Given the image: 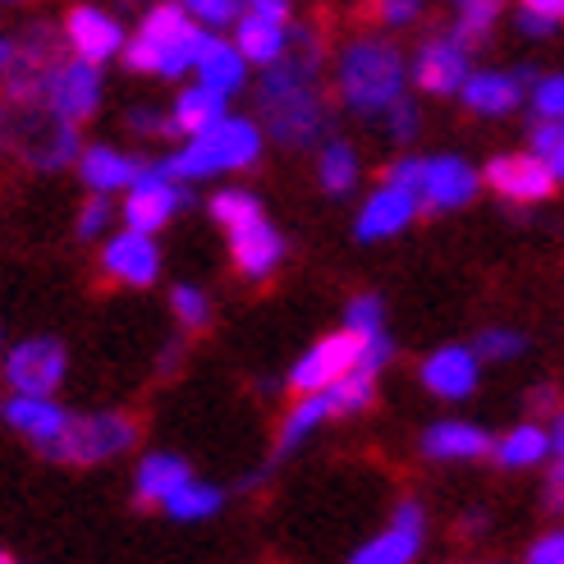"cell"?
Here are the masks:
<instances>
[{
    "instance_id": "obj_33",
    "label": "cell",
    "mask_w": 564,
    "mask_h": 564,
    "mask_svg": "<svg viewBox=\"0 0 564 564\" xmlns=\"http://www.w3.org/2000/svg\"><path fill=\"white\" fill-rule=\"evenodd\" d=\"M496 14H500V0H455V28H449V37L473 51L477 42H487Z\"/></svg>"
},
{
    "instance_id": "obj_35",
    "label": "cell",
    "mask_w": 564,
    "mask_h": 564,
    "mask_svg": "<svg viewBox=\"0 0 564 564\" xmlns=\"http://www.w3.org/2000/svg\"><path fill=\"white\" fill-rule=\"evenodd\" d=\"M532 156H542V165L564 184V120H538L532 124Z\"/></svg>"
},
{
    "instance_id": "obj_9",
    "label": "cell",
    "mask_w": 564,
    "mask_h": 564,
    "mask_svg": "<svg viewBox=\"0 0 564 564\" xmlns=\"http://www.w3.org/2000/svg\"><path fill=\"white\" fill-rule=\"evenodd\" d=\"M61 37H65L74 61H88V65L116 61V55H124V42H129L120 19L97 10V6H74L61 23Z\"/></svg>"
},
{
    "instance_id": "obj_54",
    "label": "cell",
    "mask_w": 564,
    "mask_h": 564,
    "mask_svg": "<svg viewBox=\"0 0 564 564\" xmlns=\"http://www.w3.org/2000/svg\"><path fill=\"white\" fill-rule=\"evenodd\" d=\"M0 564H19V560H14L10 551H0Z\"/></svg>"
},
{
    "instance_id": "obj_36",
    "label": "cell",
    "mask_w": 564,
    "mask_h": 564,
    "mask_svg": "<svg viewBox=\"0 0 564 564\" xmlns=\"http://www.w3.org/2000/svg\"><path fill=\"white\" fill-rule=\"evenodd\" d=\"M171 313L184 330H207L212 326V299L197 285H175L171 290Z\"/></svg>"
},
{
    "instance_id": "obj_43",
    "label": "cell",
    "mask_w": 564,
    "mask_h": 564,
    "mask_svg": "<svg viewBox=\"0 0 564 564\" xmlns=\"http://www.w3.org/2000/svg\"><path fill=\"white\" fill-rule=\"evenodd\" d=\"M129 129L143 133V138H175L171 116H156L152 106H133V110H129Z\"/></svg>"
},
{
    "instance_id": "obj_30",
    "label": "cell",
    "mask_w": 564,
    "mask_h": 564,
    "mask_svg": "<svg viewBox=\"0 0 564 564\" xmlns=\"http://www.w3.org/2000/svg\"><path fill=\"white\" fill-rule=\"evenodd\" d=\"M358 175H362V165H358L354 143H345V138H326L322 152H317V180H322V188L335 193V197H345L358 184Z\"/></svg>"
},
{
    "instance_id": "obj_29",
    "label": "cell",
    "mask_w": 564,
    "mask_h": 564,
    "mask_svg": "<svg viewBox=\"0 0 564 564\" xmlns=\"http://www.w3.org/2000/svg\"><path fill=\"white\" fill-rule=\"evenodd\" d=\"M330 417V404L326 394H299V404L285 413V422H280V436H275V455H294V449L313 436L322 422Z\"/></svg>"
},
{
    "instance_id": "obj_8",
    "label": "cell",
    "mask_w": 564,
    "mask_h": 564,
    "mask_svg": "<svg viewBox=\"0 0 564 564\" xmlns=\"http://www.w3.org/2000/svg\"><path fill=\"white\" fill-rule=\"evenodd\" d=\"M358 354H362V340H358L354 330L322 335V340L290 368L285 381H290L294 394H322V390H330L335 381L349 377L358 368Z\"/></svg>"
},
{
    "instance_id": "obj_34",
    "label": "cell",
    "mask_w": 564,
    "mask_h": 564,
    "mask_svg": "<svg viewBox=\"0 0 564 564\" xmlns=\"http://www.w3.org/2000/svg\"><path fill=\"white\" fill-rule=\"evenodd\" d=\"M207 212H212V220L220 225V230L230 235V230H239V225L258 220V216H262V203H258V197H252L248 188H220V193H212Z\"/></svg>"
},
{
    "instance_id": "obj_7",
    "label": "cell",
    "mask_w": 564,
    "mask_h": 564,
    "mask_svg": "<svg viewBox=\"0 0 564 564\" xmlns=\"http://www.w3.org/2000/svg\"><path fill=\"white\" fill-rule=\"evenodd\" d=\"M188 203H193V188L165 175L161 161H156V165H143V171H138V180L124 188V212H120V216H124V230L156 235V230H165V225L175 220V212L188 207Z\"/></svg>"
},
{
    "instance_id": "obj_13",
    "label": "cell",
    "mask_w": 564,
    "mask_h": 564,
    "mask_svg": "<svg viewBox=\"0 0 564 564\" xmlns=\"http://www.w3.org/2000/svg\"><path fill=\"white\" fill-rule=\"evenodd\" d=\"M42 101L55 110V116H65L69 124L93 120L97 106H101V74H97V65H88V61H61L51 69V78H46Z\"/></svg>"
},
{
    "instance_id": "obj_5",
    "label": "cell",
    "mask_w": 564,
    "mask_h": 564,
    "mask_svg": "<svg viewBox=\"0 0 564 564\" xmlns=\"http://www.w3.org/2000/svg\"><path fill=\"white\" fill-rule=\"evenodd\" d=\"M6 143L10 152L37 175H55L65 165L78 161V124H69L65 116H55L46 101H28V106H10L6 116Z\"/></svg>"
},
{
    "instance_id": "obj_51",
    "label": "cell",
    "mask_w": 564,
    "mask_h": 564,
    "mask_svg": "<svg viewBox=\"0 0 564 564\" xmlns=\"http://www.w3.org/2000/svg\"><path fill=\"white\" fill-rule=\"evenodd\" d=\"M551 459H564V409L555 413V422H551Z\"/></svg>"
},
{
    "instance_id": "obj_46",
    "label": "cell",
    "mask_w": 564,
    "mask_h": 564,
    "mask_svg": "<svg viewBox=\"0 0 564 564\" xmlns=\"http://www.w3.org/2000/svg\"><path fill=\"white\" fill-rule=\"evenodd\" d=\"M528 564H564V532H546L542 542H532Z\"/></svg>"
},
{
    "instance_id": "obj_14",
    "label": "cell",
    "mask_w": 564,
    "mask_h": 564,
    "mask_svg": "<svg viewBox=\"0 0 564 564\" xmlns=\"http://www.w3.org/2000/svg\"><path fill=\"white\" fill-rule=\"evenodd\" d=\"M422 538H427V514H422V505L404 500L400 510L390 514L386 532H377L372 542H362L349 555V564H413L422 551Z\"/></svg>"
},
{
    "instance_id": "obj_20",
    "label": "cell",
    "mask_w": 564,
    "mask_h": 564,
    "mask_svg": "<svg viewBox=\"0 0 564 564\" xmlns=\"http://www.w3.org/2000/svg\"><path fill=\"white\" fill-rule=\"evenodd\" d=\"M532 83H538V78H532V69H514V74L477 69V74H468L459 97H464V106L473 110V116H510Z\"/></svg>"
},
{
    "instance_id": "obj_48",
    "label": "cell",
    "mask_w": 564,
    "mask_h": 564,
    "mask_svg": "<svg viewBox=\"0 0 564 564\" xmlns=\"http://www.w3.org/2000/svg\"><path fill=\"white\" fill-rule=\"evenodd\" d=\"M546 505L564 510V459H551V477H546Z\"/></svg>"
},
{
    "instance_id": "obj_37",
    "label": "cell",
    "mask_w": 564,
    "mask_h": 564,
    "mask_svg": "<svg viewBox=\"0 0 564 564\" xmlns=\"http://www.w3.org/2000/svg\"><path fill=\"white\" fill-rule=\"evenodd\" d=\"M345 330H354L358 340H368V335H381V330H386L381 299H377V294H358V299L345 307Z\"/></svg>"
},
{
    "instance_id": "obj_4",
    "label": "cell",
    "mask_w": 564,
    "mask_h": 564,
    "mask_svg": "<svg viewBox=\"0 0 564 564\" xmlns=\"http://www.w3.org/2000/svg\"><path fill=\"white\" fill-rule=\"evenodd\" d=\"M262 156V129L243 120V116H225L216 120L212 129L193 133L188 143L165 156V175L188 184V180H207V175H235V171H248V165H258Z\"/></svg>"
},
{
    "instance_id": "obj_1",
    "label": "cell",
    "mask_w": 564,
    "mask_h": 564,
    "mask_svg": "<svg viewBox=\"0 0 564 564\" xmlns=\"http://www.w3.org/2000/svg\"><path fill=\"white\" fill-rule=\"evenodd\" d=\"M322 65H326V46L317 37V28H299V33H290L285 55L271 69H262L258 110L271 143L290 152H307L335 138L330 101L322 88Z\"/></svg>"
},
{
    "instance_id": "obj_21",
    "label": "cell",
    "mask_w": 564,
    "mask_h": 564,
    "mask_svg": "<svg viewBox=\"0 0 564 564\" xmlns=\"http://www.w3.org/2000/svg\"><path fill=\"white\" fill-rule=\"evenodd\" d=\"M477 358L473 349H464V345H445V349H436L427 362H422V386H427L436 400H468V394L477 390Z\"/></svg>"
},
{
    "instance_id": "obj_31",
    "label": "cell",
    "mask_w": 564,
    "mask_h": 564,
    "mask_svg": "<svg viewBox=\"0 0 564 564\" xmlns=\"http://www.w3.org/2000/svg\"><path fill=\"white\" fill-rule=\"evenodd\" d=\"M220 505H225V491L220 487H207V482H184L171 500L161 505L171 519H180V523H203V519H212V514H220Z\"/></svg>"
},
{
    "instance_id": "obj_49",
    "label": "cell",
    "mask_w": 564,
    "mask_h": 564,
    "mask_svg": "<svg viewBox=\"0 0 564 564\" xmlns=\"http://www.w3.org/2000/svg\"><path fill=\"white\" fill-rule=\"evenodd\" d=\"M560 23H551V19H542V14H528V10H519V33H528V37H551Z\"/></svg>"
},
{
    "instance_id": "obj_42",
    "label": "cell",
    "mask_w": 564,
    "mask_h": 564,
    "mask_svg": "<svg viewBox=\"0 0 564 564\" xmlns=\"http://www.w3.org/2000/svg\"><path fill=\"white\" fill-rule=\"evenodd\" d=\"M381 124H386V133L394 138V143H409V138L417 133V110H413V101L390 106L386 116H381Z\"/></svg>"
},
{
    "instance_id": "obj_19",
    "label": "cell",
    "mask_w": 564,
    "mask_h": 564,
    "mask_svg": "<svg viewBox=\"0 0 564 564\" xmlns=\"http://www.w3.org/2000/svg\"><path fill=\"white\" fill-rule=\"evenodd\" d=\"M417 207H422V203H417V193H413V188L381 184V188L368 197V203H362L354 235H358L362 243H372V239H390V235L409 230L413 216H417Z\"/></svg>"
},
{
    "instance_id": "obj_2",
    "label": "cell",
    "mask_w": 564,
    "mask_h": 564,
    "mask_svg": "<svg viewBox=\"0 0 564 564\" xmlns=\"http://www.w3.org/2000/svg\"><path fill=\"white\" fill-rule=\"evenodd\" d=\"M404 88L409 65L400 46L386 37H354L335 61V93H340L345 110L362 120H381L390 106L404 101Z\"/></svg>"
},
{
    "instance_id": "obj_22",
    "label": "cell",
    "mask_w": 564,
    "mask_h": 564,
    "mask_svg": "<svg viewBox=\"0 0 564 564\" xmlns=\"http://www.w3.org/2000/svg\"><path fill=\"white\" fill-rule=\"evenodd\" d=\"M491 436L477 427V422H459V417H449V422H436V427L422 432V455L427 459H445V464H455V459H482L491 455Z\"/></svg>"
},
{
    "instance_id": "obj_3",
    "label": "cell",
    "mask_w": 564,
    "mask_h": 564,
    "mask_svg": "<svg viewBox=\"0 0 564 564\" xmlns=\"http://www.w3.org/2000/svg\"><path fill=\"white\" fill-rule=\"evenodd\" d=\"M207 28H197L188 19L184 6L165 0V6H152L138 23V33L124 42V65L133 74H156V78H180L197 65V55L207 46Z\"/></svg>"
},
{
    "instance_id": "obj_15",
    "label": "cell",
    "mask_w": 564,
    "mask_h": 564,
    "mask_svg": "<svg viewBox=\"0 0 564 564\" xmlns=\"http://www.w3.org/2000/svg\"><path fill=\"white\" fill-rule=\"evenodd\" d=\"M468 46L464 42H455V37H427L417 46V55H413V69H409V78L417 83L422 93H432V97H455L464 83H468Z\"/></svg>"
},
{
    "instance_id": "obj_53",
    "label": "cell",
    "mask_w": 564,
    "mask_h": 564,
    "mask_svg": "<svg viewBox=\"0 0 564 564\" xmlns=\"http://www.w3.org/2000/svg\"><path fill=\"white\" fill-rule=\"evenodd\" d=\"M10 152V143H6V124H0V156H6Z\"/></svg>"
},
{
    "instance_id": "obj_28",
    "label": "cell",
    "mask_w": 564,
    "mask_h": 564,
    "mask_svg": "<svg viewBox=\"0 0 564 564\" xmlns=\"http://www.w3.org/2000/svg\"><path fill=\"white\" fill-rule=\"evenodd\" d=\"M491 455H496L500 468H532V464H542L551 455V436L538 427V422H519L514 432H505L491 445Z\"/></svg>"
},
{
    "instance_id": "obj_26",
    "label": "cell",
    "mask_w": 564,
    "mask_h": 564,
    "mask_svg": "<svg viewBox=\"0 0 564 564\" xmlns=\"http://www.w3.org/2000/svg\"><path fill=\"white\" fill-rule=\"evenodd\" d=\"M235 46H239V55H243L248 65L271 69V65L280 61V55H285V46H290V28L243 10V14L235 19Z\"/></svg>"
},
{
    "instance_id": "obj_38",
    "label": "cell",
    "mask_w": 564,
    "mask_h": 564,
    "mask_svg": "<svg viewBox=\"0 0 564 564\" xmlns=\"http://www.w3.org/2000/svg\"><path fill=\"white\" fill-rule=\"evenodd\" d=\"M184 10L197 28H230L239 14H243V0H184Z\"/></svg>"
},
{
    "instance_id": "obj_45",
    "label": "cell",
    "mask_w": 564,
    "mask_h": 564,
    "mask_svg": "<svg viewBox=\"0 0 564 564\" xmlns=\"http://www.w3.org/2000/svg\"><path fill=\"white\" fill-rule=\"evenodd\" d=\"M417 180H422V156H400V161L386 165V184H400V188L417 193Z\"/></svg>"
},
{
    "instance_id": "obj_16",
    "label": "cell",
    "mask_w": 564,
    "mask_h": 564,
    "mask_svg": "<svg viewBox=\"0 0 564 564\" xmlns=\"http://www.w3.org/2000/svg\"><path fill=\"white\" fill-rule=\"evenodd\" d=\"M477 184H482V175L464 156H427L422 161V180H417V203L432 212H455L473 203Z\"/></svg>"
},
{
    "instance_id": "obj_52",
    "label": "cell",
    "mask_w": 564,
    "mask_h": 564,
    "mask_svg": "<svg viewBox=\"0 0 564 564\" xmlns=\"http://www.w3.org/2000/svg\"><path fill=\"white\" fill-rule=\"evenodd\" d=\"M528 404H532V409H538V413L555 409V390H551V386H538V390H532V394H528Z\"/></svg>"
},
{
    "instance_id": "obj_10",
    "label": "cell",
    "mask_w": 564,
    "mask_h": 564,
    "mask_svg": "<svg viewBox=\"0 0 564 564\" xmlns=\"http://www.w3.org/2000/svg\"><path fill=\"white\" fill-rule=\"evenodd\" d=\"M101 275L116 280V285H129V290H148L156 285L161 275V248H156V235H143V230H120L101 243Z\"/></svg>"
},
{
    "instance_id": "obj_44",
    "label": "cell",
    "mask_w": 564,
    "mask_h": 564,
    "mask_svg": "<svg viewBox=\"0 0 564 564\" xmlns=\"http://www.w3.org/2000/svg\"><path fill=\"white\" fill-rule=\"evenodd\" d=\"M372 10H377V19L386 28H409L417 19V10H422V0H372Z\"/></svg>"
},
{
    "instance_id": "obj_39",
    "label": "cell",
    "mask_w": 564,
    "mask_h": 564,
    "mask_svg": "<svg viewBox=\"0 0 564 564\" xmlns=\"http://www.w3.org/2000/svg\"><path fill=\"white\" fill-rule=\"evenodd\" d=\"M538 120H564V74H546L528 88Z\"/></svg>"
},
{
    "instance_id": "obj_6",
    "label": "cell",
    "mask_w": 564,
    "mask_h": 564,
    "mask_svg": "<svg viewBox=\"0 0 564 564\" xmlns=\"http://www.w3.org/2000/svg\"><path fill=\"white\" fill-rule=\"evenodd\" d=\"M138 436H143V427H138L133 413H116V409L83 413V417H69L65 436L46 449V459H55V464H106L116 455H129L138 445Z\"/></svg>"
},
{
    "instance_id": "obj_25",
    "label": "cell",
    "mask_w": 564,
    "mask_h": 564,
    "mask_svg": "<svg viewBox=\"0 0 564 564\" xmlns=\"http://www.w3.org/2000/svg\"><path fill=\"white\" fill-rule=\"evenodd\" d=\"M184 482H193L188 459L171 455V449H156V455H148L143 464H138V473H133V496H138V505H165Z\"/></svg>"
},
{
    "instance_id": "obj_23",
    "label": "cell",
    "mask_w": 564,
    "mask_h": 564,
    "mask_svg": "<svg viewBox=\"0 0 564 564\" xmlns=\"http://www.w3.org/2000/svg\"><path fill=\"white\" fill-rule=\"evenodd\" d=\"M138 165L129 152H116V148H106V143H93V148H83L78 152V180L88 184V193H124L133 180H138Z\"/></svg>"
},
{
    "instance_id": "obj_50",
    "label": "cell",
    "mask_w": 564,
    "mask_h": 564,
    "mask_svg": "<svg viewBox=\"0 0 564 564\" xmlns=\"http://www.w3.org/2000/svg\"><path fill=\"white\" fill-rule=\"evenodd\" d=\"M519 6H523L528 14L551 19V23H560V19H564V0H519Z\"/></svg>"
},
{
    "instance_id": "obj_11",
    "label": "cell",
    "mask_w": 564,
    "mask_h": 564,
    "mask_svg": "<svg viewBox=\"0 0 564 564\" xmlns=\"http://www.w3.org/2000/svg\"><path fill=\"white\" fill-rule=\"evenodd\" d=\"M65 368H69V354L61 340H23L10 349L6 358V381L14 394H51L55 386L65 381Z\"/></svg>"
},
{
    "instance_id": "obj_27",
    "label": "cell",
    "mask_w": 564,
    "mask_h": 564,
    "mask_svg": "<svg viewBox=\"0 0 564 564\" xmlns=\"http://www.w3.org/2000/svg\"><path fill=\"white\" fill-rule=\"evenodd\" d=\"M216 120H225V97L203 88V83H193V88H184L175 97V110H171V129L175 138H193V133H203L212 129Z\"/></svg>"
},
{
    "instance_id": "obj_24",
    "label": "cell",
    "mask_w": 564,
    "mask_h": 564,
    "mask_svg": "<svg viewBox=\"0 0 564 564\" xmlns=\"http://www.w3.org/2000/svg\"><path fill=\"white\" fill-rule=\"evenodd\" d=\"M193 74H197V83H203V88H212V93H220L225 101H230V97L243 88V83H248V61L239 55L235 42L207 37V46H203V55H197Z\"/></svg>"
},
{
    "instance_id": "obj_12",
    "label": "cell",
    "mask_w": 564,
    "mask_h": 564,
    "mask_svg": "<svg viewBox=\"0 0 564 564\" xmlns=\"http://www.w3.org/2000/svg\"><path fill=\"white\" fill-rule=\"evenodd\" d=\"M482 180L514 207H532V203H546L555 193V175L542 165V156L532 152H505V156H491Z\"/></svg>"
},
{
    "instance_id": "obj_17",
    "label": "cell",
    "mask_w": 564,
    "mask_h": 564,
    "mask_svg": "<svg viewBox=\"0 0 564 564\" xmlns=\"http://www.w3.org/2000/svg\"><path fill=\"white\" fill-rule=\"evenodd\" d=\"M230 258L243 280L262 285V280H271L280 271V262H285V239H280V230L267 216H258V220L239 225V230H230Z\"/></svg>"
},
{
    "instance_id": "obj_18",
    "label": "cell",
    "mask_w": 564,
    "mask_h": 564,
    "mask_svg": "<svg viewBox=\"0 0 564 564\" xmlns=\"http://www.w3.org/2000/svg\"><path fill=\"white\" fill-rule=\"evenodd\" d=\"M0 417H6V427H14L23 441H33L46 455V449L65 436L74 413L65 404H55L51 394H10V400L0 404Z\"/></svg>"
},
{
    "instance_id": "obj_40",
    "label": "cell",
    "mask_w": 564,
    "mask_h": 564,
    "mask_svg": "<svg viewBox=\"0 0 564 564\" xmlns=\"http://www.w3.org/2000/svg\"><path fill=\"white\" fill-rule=\"evenodd\" d=\"M473 354H477V358H491V362L519 358V354H523V335H519V330H505V326H491V330L477 335Z\"/></svg>"
},
{
    "instance_id": "obj_41",
    "label": "cell",
    "mask_w": 564,
    "mask_h": 564,
    "mask_svg": "<svg viewBox=\"0 0 564 564\" xmlns=\"http://www.w3.org/2000/svg\"><path fill=\"white\" fill-rule=\"evenodd\" d=\"M110 220H116V203H110L106 193H93L88 203L78 207V239H101L110 230Z\"/></svg>"
},
{
    "instance_id": "obj_55",
    "label": "cell",
    "mask_w": 564,
    "mask_h": 564,
    "mask_svg": "<svg viewBox=\"0 0 564 564\" xmlns=\"http://www.w3.org/2000/svg\"><path fill=\"white\" fill-rule=\"evenodd\" d=\"M6 6H23V0H6Z\"/></svg>"
},
{
    "instance_id": "obj_47",
    "label": "cell",
    "mask_w": 564,
    "mask_h": 564,
    "mask_svg": "<svg viewBox=\"0 0 564 564\" xmlns=\"http://www.w3.org/2000/svg\"><path fill=\"white\" fill-rule=\"evenodd\" d=\"M248 14H262L271 23H290V0H243Z\"/></svg>"
},
{
    "instance_id": "obj_32",
    "label": "cell",
    "mask_w": 564,
    "mask_h": 564,
    "mask_svg": "<svg viewBox=\"0 0 564 564\" xmlns=\"http://www.w3.org/2000/svg\"><path fill=\"white\" fill-rule=\"evenodd\" d=\"M322 394H326V404H330V417H349V413H362V409L377 400V377L354 368L349 377H340V381H335L330 390H322Z\"/></svg>"
}]
</instances>
